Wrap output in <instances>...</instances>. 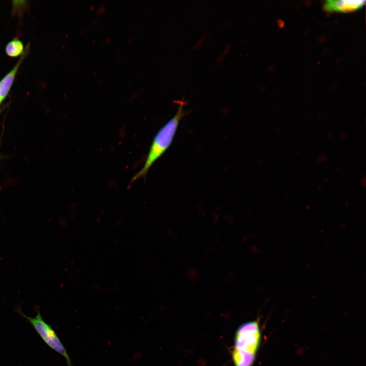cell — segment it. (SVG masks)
Instances as JSON below:
<instances>
[{
  "label": "cell",
  "mask_w": 366,
  "mask_h": 366,
  "mask_svg": "<svg viewBox=\"0 0 366 366\" xmlns=\"http://www.w3.org/2000/svg\"><path fill=\"white\" fill-rule=\"evenodd\" d=\"M25 48L23 42L17 37H15L6 44L5 50L9 57H16L23 54Z\"/></svg>",
  "instance_id": "6"
},
{
  "label": "cell",
  "mask_w": 366,
  "mask_h": 366,
  "mask_svg": "<svg viewBox=\"0 0 366 366\" xmlns=\"http://www.w3.org/2000/svg\"><path fill=\"white\" fill-rule=\"evenodd\" d=\"M178 102L179 106L176 113L156 134L144 165L132 177L131 184L141 177L145 178L152 165L165 153L172 144L180 121L187 113L184 109L185 101Z\"/></svg>",
  "instance_id": "1"
},
{
  "label": "cell",
  "mask_w": 366,
  "mask_h": 366,
  "mask_svg": "<svg viewBox=\"0 0 366 366\" xmlns=\"http://www.w3.org/2000/svg\"><path fill=\"white\" fill-rule=\"evenodd\" d=\"M261 342V331L257 321H248L237 329L232 351L234 366H252Z\"/></svg>",
  "instance_id": "2"
},
{
  "label": "cell",
  "mask_w": 366,
  "mask_h": 366,
  "mask_svg": "<svg viewBox=\"0 0 366 366\" xmlns=\"http://www.w3.org/2000/svg\"><path fill=\"white\" fill-rule=\"evenodd\" d=\"M29 45L13 67L0 80V100L3 102L8 96L14 82L19 69L25 56L28 53Z\"/></svg>",
  "instance_id": "4"
},
{
  "label": "cell",
  "mask_w": 366,
  "mask_h": 366,
  "mask_svg": "<svg viewBox=\"0 0 366 366\" xmlns=\"http://www.w3.org/2000/svg\"><path fill=\"white\" fill-rule=\"evenodd\" d=\"M365 2L363 0H327L323 7L328 11L349 12L361 7Z\"/></svg>",
  "instance_id": "5"
},
{
  "label": "cell",
  "mask_w": 366,
  "mask_h": 366,
  "mask_svg": "<svg viewBox=\"0 0 366 366\" xmlns=\"http://www.w3.org/2000/svg\"><path fill=\"white\" fill-rule=\"evenodd\" d=\"M32 324L44 342L52 349L63 356L68 366H72L71 360L64 345L53 329L42 319L40 313L34 318L24 315Z\"/></svg>",
  "instance_id": "3"
},
{
  "label": "cell",
  "mask_w": 366,
  "mask_h": 366,
  "mask_svg": "<svg viewBox=\"0 0 366 366\" xmlns=\"http://www.w3.org/2000/svg\"><path fill=\"white\" fill-rule=\"evenodd\" d=\"M2 103V102L0 100V105Z\"/></svg>",
  "instance_id": "7"
}]
</instances>
